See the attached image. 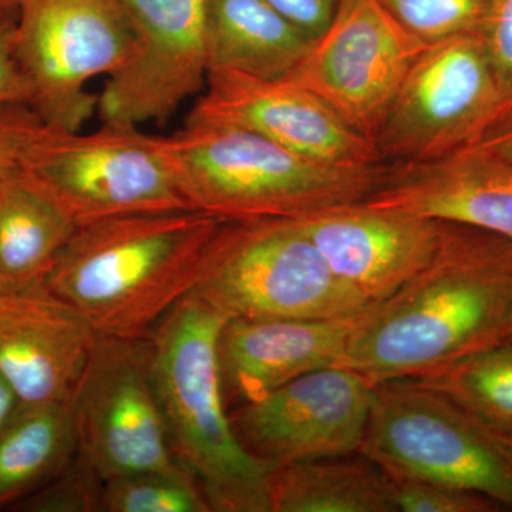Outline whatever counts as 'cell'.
Returning <instances> with one entry per match:
<instances>
[{
	"label": "cell",
	"mask_w": 512,
	"mask_h": 512,
	"mask_svg": "<svg viewBox=\"0 0 512 512\" xmlns=\"http://www.w3.org/2000/svg\"><path fill=\"white\" fill-rule=\"evenodd\" d=\"M512 340V242L453 224L426 269L356 320L338 367L373 386Z\"/></svg>",
	"instance_id": "obj_1"
},
{
	"label": "cell",
	"mask_w": 512,
	"mask_h": 512,
	"mask_svg": "<svg viewBox=\"0 0 512 512\" xmlns=\"http://www.w3.org/2000/svg\"><path fill=\"white\" fill-rule=\"evenodd\" d=\"M225 221L181 210L77 225L43 284L82 313L97 335L147 338L194 291Z\"/></svg>",
	"instance_id": "obj_2"
},
{
	"label": "cell",
	"mask_w": 512,
	"mask_h": 512,
	"mask_svg": "<svg viewBox=\"0 0 512 512\" xmlns=\"http://www.w3.org/2000/svg\"><path fill=\"white\" fill-rule=\"evenodd\" d=\"M227 318L188 295L153 329L154 392L175 460L211 511L272 512L271 464L242 446L227 412L218 339Z\"/></svg>",
	"instance_id": "obj_3"
},
{
	"label": "cell",
	"mask_w": 512,
	"mask_h": 512,
	"mask_svg": "<svg viewBox=\"0 0 512 512\" xmlns=\"http://www.w3.org/2000/svg\"><path fill=\"white\" fill-rule=\"evenodd\" d=\"M163 143L191 207L227 221L298 218L363 201L390 170L319 163L256 131L211 121L185 123Z\"/></svg>",
	"instance_id": "obj_4"
},
{
	"label": "cell",
	"mask_w": 512,
	"mask_h": 512,
	"mask_svg": "<svg viewBox=\"0 0 512 512\" xmlns=\"http://www.w3.org/2000/svg\"><path fill=\"white\" fill-rule=\"evenodd\" d=\"M190 295L228 320L342 319L369 309L293 218L225 221Z\"/></svg>",
	"instance_id": "obj_5"
},
{
	"label": "cell",
	"mask_w": 512,
	"mask_h": 512,
	"mask_svg": "<svg viewBox=\"0 0 512 512\" xmlns=\"http://www.w3.org/2000/svg\"><path fill=\"white\" fill-rule=\"evenodd\" d=\"M359 451L389 476L460 488L512 510V458L493 431L412 380L376 386Z\"/></svg>",
	"instance_id": "obj_6"
},
{
	"label": "cell",
	"mask_w": 512,
	"mask_h": 512,
	"mask_svg": "<svg viewBox=\"0 0 512 512\" xmlns=\"http://www.w3.org/2000/svg\"><path fill=\"white\" fill-rule=\"evenodd\" d=\"M512 101L478 30L431 43L413 64L379 134L382 163H431L474 146Z\"/></svg>",
	"instance_id": "obj_7"
},
{
	"label": "cell",
	"mask_w": 512,
	"mask_h": 512,
	"mask_svg": "<svg viewBox=\"0 0 512 512\" xmlns=\"http://www.w3.org/2000/svg\"><path fill=\"white\" fill-rule=\"evenodd\" d=\"M136 45L121 0L19 3L16 52L32 92L30 107L56 130L82 131L99 101L87 83L116 72Z\"/></svg>",
	"instance_id": "obj_8"
},
{
	"label": "cell",
	"mask_w": 512,
	"mask_h": 512,
	"mask_svg": "<svg viewBox=\"0 0 512 512\" xmlns=\"http://www.w3.org/2000/svg\"><path fill=\"white\" fill-rule=\"evenodd\" d=\"M62 202L77 225L194 210L177 183L163 137L103 123L93 133L50 128L25 170Z\"/></svg>",
	"instance_id": "obj_9"
},
{
	"label": "cell",
	"mask_w": 512,
	"mask_h": 512,
	"mask_svg": "<svg viewBox=\"0 0 512 512\" xmlns=\"http://www.w3.org/2000/svg\"><path fill=\"white\" fill-rule=\"evenodd\" d=\"M70 402L77 453L104 481L146 471L187 473L168 441L147 338L97 336Z\"/></svg>",
	"instance_id": "obj_10"
},
{
	"label": "cell",
	"mask_w": 512,
	"mask_h": 512,
	"mask_svg": "<svg viewBox=\"0 0 512 512\" xmlns=\"http://www.w3.org/2000/svg\"><path fill=\"white\" fill-rule=\"evenodd\" d=\"M427 46L379 0H343L328 29L284 80L315 94L375 144L407 73Z\"/></svg>",
	"instance_id": "obj_11"
},
{
	"label": "cell",
	"mask_w": 512,
	"mask_h": 512,
	"mask_svg": "<svg viewBox=\"0 0 512 512\" xmlns=\"http://www.w3.org/2000/svg\"><path fill=\"white\" fill-rule=\"evenodd\" d=\"M376 386L355 370L325 367L242 403L229 414L242 446L271 466L359 451Z\"/></svg>",
	"instance_id": "obj_12"
},
{
	"label": "cell",
	"mask_w": 512,
	"mask_h": 512,
	"mask_svg": "<svg viewBox=\"0 0 512 512\" xmlns=\"http://www.w3.org/2000/svg\"><path fill=\"white\" fill-rule=\"evenodd\" d=\"M133 20V55L107 76L101 121L138 127L170 119L208 79L204 0H121Z\"/></svg>",
	"instance_id": "obj_13"
},
{
	"label": "cell",
	"mask_w": 512,
	"mask_h": 512,
	"mask_svg": "<svg viewBox=\"0 0 512 512\" xmlns=\"http://www.w3.org/2000/svg\"><path fill=\"white\" fill-rule=\"evenodd\" d=\"M293 220L336 278L369 308L426 269L451 227V222L365 201L333 205Z\"/></svg>",
	"instance_id": "obj_14"
},
{
	"label": "cell",
	"mask_w": 512,
	"mask_h": 512,
	"mask_svg": "<svg viewBox=\"0 0 512 512\" xmlns=\"http://www.w3.org/2000/svg\"><path fill=\"white\" fill-rule=\"evenodd\" d=\"M201 121L248 128L319 163L346 167L382 163L372 141L315 94L286 80L208 73L205 93L185 119V123Z\"/></svg>",
	"instance_id": "obj_15"
},
{
	"label": "cell",
	"mask_w": 512,
	"mask_h": 512,
	"mask_svg": "<svg viewBox=\"0 0 512 512\" xmlns=\"http://www.w3.org/2000/svg\"><path fill=\"white\" fill-rule=\"evenodd\" d=\"M97 336L43 282L0 293V376L20 404L70 402Z\"/></svg>",
	"instance_id": "obj_16"
},
{
	"label": "cell",
	"mask_w": 512,
	"mask_h": 512,
	"mask_svg": "<svg viewBox=\"0 0 512 512\" xmlns=\"http://www.w3.org/2000/svg\"><path fill=\"white\" fill-rule=\"evenodd\" d=\"M366 204L481 229L512 242V161L471 146L417 165H390Z\"/></svg>",
	"instance_id": "obj_17"
},
{
	"label": "cell",
	"mask_w": 512,
	"mask_h": 512,
	"mask_svg": "<svg viewBox=\"0 0 512 512\" xmlns=\"http://www.w3.org/2000/svg\"><path fill=\"white\" fill-rule=\"evenodd\" d=\"M360 315L227 320L218 339L225 399L229 394L241 403L251 402L298 377L338 365Z\"/></svg>",
	"instance_id": "obj_18"
},
{
	"label": "cell",
	"mask_w": 512,
	"mask_h": 512,
	"mask_svg": "<svg viewBox=\"0 0 512 512\" xmlns=\"http://www.w3.org/2000/svg\"><path fill=\"white\" fill-rule=\"evenodd\" d=\"M204 16L208 73L284 80L313 43L268 0H204Z\"/></svg>",
	"instance_id": "obj_19"
},
{
	"label": "cell",
	"mask_w": 512,
	"mask_h": 512,
	"mask_svg": "<svg viewBox=\"0 0 512 512\" xmlns=\"http://www.w3.org/2000/svg\"><path fill=\"white\" fill-rule=\"evenodd\" d=\"M77 224L28 171L0 181V293L42 284Z\"/></svg>",
	"instance_id": "obj_20"
},
{
	"label": "cell",
	"mask_w": 512,
	"mask_h": 512,
	"mask_svg": "<svg viewBox=\"0 0 512 512\" xmlns=\"http://www.w3.org/2000/svg\"><path fill=\"white\" fill-rule=\"evenodd\" d=\"M76 453L72 402L20 404L0 430V510L49 483Z\"/></svg>",
	"instance_id": "obj_21"
},
{
	"label": "cell",
	"mask_w": 512,
	"mask_h": 512,
	"mask_svg": "<svg viewBox=\"0 0 512 512\" xmlns=\"http://www.w3.org/2000/svg\"><path fill=\"white\" fill-rule=\"evenodd\" d=\"M272 512H396L383 470L333 458L276 467Z\"/></svg>",
	"instance_id": "obj_22"
},
{
	"label": "cell",
	"mask_w": 512,
	"mask_h": 512,
	"mask_svg": "<svg viewBox=\"0 0 512 512\" xmlns=\"http://www.w3.org/2000/svg\"><path fill=\"white\" fill-rule=\"evenodd\" d=\"M410 380L444 394L491 431L512 434V340Z\"/></svg>",
	"instance_id": "obj_23"
},
{
	"label": "cell",
	"mask_w": 512,
	"mask_h": 512,
	"mask_svg": "<svg viewBox=\"0 0 512 512\" xmlns=\"http://www.w3.org/2000/svg\"><path fill=\"white\" fill-rule=\"evenodd\" d=\"M107 512H208L207 498L188 473H146L114 477L104 483Z\"/></svg>",
	"instance_id": "obj_24"
},
{
	"label": "cell",
	"mask_w": 512,
	"mask_h": 512,
	"mask_svg": "<svg viewBox=\"0 0 512 512\" xmlns=\"http://www.w3.org/2000/svg\"><path fill=\"white\" fill-rule=\"evenodd\" d=\"M400 25L436 43L480 28L490 0H379Z\"/></svg>",
	"instance_id": "obj_25"
},
{
	"label": "cell",
	"mask_w": 512,
	"mask_h": 512,
	"mask_svg": "<svg viewBox=\"0 0 512 512\" xmlns=\"http://www.w3.org/2000/svg\"><path fill=\"white\" fill-rule=\"evenodd\" d=\"M103 477L96 468L76 453L55 478L12 508L23 512L104 511Z\"/></svg>",
	"instance_id": "obj_26"
},
{
	"label": "cell",
	"mask_w": 512,
	"mask_h": 512,
	"mask_svg": "<svg viewBox=\"0 0 512 512\" xmlns=\"http://www.w3.org/2000/svg\"><path fill=\"white\" fill-rule=\"evenodd\" d=\"M397 511L404 512H491L500 505L483 495L427 483L413 478L389 476Z\"/></svg>",
	"instance_id": "obj_27"
},
{
	"label": "cell",
	"mask_w": 512,
	"mask_h": 512,
	"mask_svg": "<svg viewBox=\"0 0 512 512\" xmlns=\"http://www.w3.org/2000/svg\"><path fill=\"white\" fill-rule=\"evenodd\" d=\"M50 128L29 104L0 106V181L25 170Z\"/></svg>",
	"instance_id": "obj_28"
},
{
	"label": "cell",
	"mask_w": 512,
	"mask_h": 512,
	"mask_svg": "<svg viewBox=\"0 0 512 512\" xmlns=\"http://www.w3.org/2000/svg\"><path fill=\"white\" fill-rule=\"evenodd\" d=\"M478 33L498 82L512 99V0H490Z\"/></svg>",
	"instance_id": "obj_29"
},
{
	"label": "cell",
	"mask_w": 512,
	"mask_h": 512,
	"mask_svg": "<svg viewBox=\"0 0 512 512\" xmlns=\"http://www.w3.org/2000/svg\"><path fill=\"white\" fill-rule=\"evenodd\" d=\"M18 9L0 10V106L29 104L32 92L16 52Z\"/></svg>",
	"instance_id": "obj_30"
},
{
	"label": "cell",
	"mask_w": 512,
	"mask_h": 512,
	"mask_svg": "<svg viewBox=\"0 0 512 512\" xmlns=\"http://www.w3.org/2000/svg\"><path fill=\"white\" fill-rule=\"evenodd\" d=\"M312 42L330 25L343 0H268Z\"/></svg>",
	"instance_id": "obj_31"
},
{
	"label": "cell",
	"mask_w": 512,
	"mask_h": 512,
	"mask_svg": "<svg viewBox=\"0 0 512 512\" xmlns=\"http://www.w3.org/2000/svg\"><path fill=\"white\" fill-rule=\"evenodd\" d=\"M474 146L487 148L512 161V101Z\"/></svg>",
	"instance_id": "obj_32"
},
{
	"label": "cell",
	"mask_w": 512,
	"mask_h": 512,
	"mask_svg": "<svg viewBox=\"0 0 512 512\" xmlns=\"http://www.w3.org/2000/svg\"><path fill=\"white\" fill-rule=\"evenodd\" d=\"M20 406L18 396L13 392L12 387L0 376V430L8 423L10 417Z\"/></svg>",
	"instance_id": "obj_33"
},
{
	"label": "cell",
	"mask_w": 512,
	"mask_h": 512,
	"mask_svg": "<svg viewBox=\"0 0 512 512\" xmlns=\"http://www.w3.org/2000/svg\"><path fill=\"white\" fill-rule=\"evenodd\" d=\"M494 436L497 437V440L500 441L501 446H503L504 450L510 454L512 458V434H504V433H495L493 431Z\"/></svg>",
	"instance_id": "obj_34"
},
{
	"label": "cell",
	"mask_w": 512,
	"mask_h": 512,
	"mask_svg": "<svg viewBox=\"0 0 512 512\" xmlns=\"http://www.w3.org/2000/svg\"><path fill=\"white\" fill-rule=\"evenodd\" d=\"M22 0H0V10L2 9H18Z\"/></svg>",
	"instance_id": "obj_35"
}]
</instances>
